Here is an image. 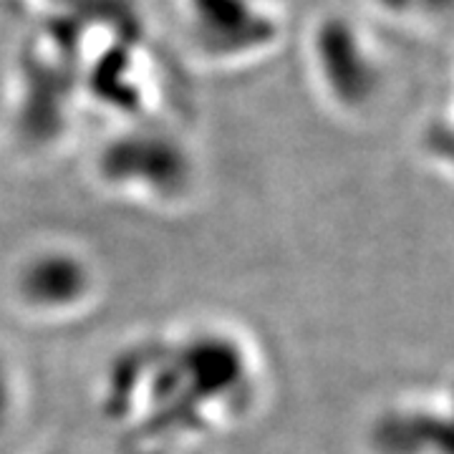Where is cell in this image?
I'll use <instances>...</instances> for the list:
<instances>
[{
  "instance_id": "277c9868",
  "label": "cell",
  "mask_w": 454,
  "mask_h": 454,
  "mask_svg": "<svg viewBox=\"0 0 454 454\" xmlns=\"http://www.w3.org/2000/svg\"><path fill=\"white\" fill-rule=\"evenodd\" d=\"M97 288L91 262L82 253L49 245L20 260L13 276L18 303L35 316L61 318L83 309Z\"/></svg>"
},
{
  "instance_id": "52a82bcc",
  "label": "cell",
  "mask_w": 454,
  "mask_h": 454,
  "mask_svg": "<svg viewBox=\"0 0 454 454\" xmlns=\"http://www.w3.org/2000/svg\"><path fill=\"white\" fill-rule=\"evenodd\" d=\"M260 3H265V5H270V8H276V11H283V5H286L288 0H260Z\"/></svg>"
},
{
  "instance_id": "5b68a950",
  "label": "cell",
  "mask_w": 454,
  "mask_h": 454,
  "mask_svg": "<svg viewBox=\"0 0 454 454\" xmlns=\"http://www.w3.org/2000/svg\"><path fill=\"white\" fill-rule=\"evenodd\" d=\"M373 5L402 23H439L454 13V0H372Z\"/></svg>"
},
{
  "instance_id": "7a4b0ae2",
  "label": "cell",
  "mask_w": 454,
  "mask_h": 454,
  "mask_svg": "<svg viewBox=\"0 0 454 454\" xmlns=\"http://www.w3.org/2000/svg\"><path fill=\"white\" fill-rule=\"evenodd\" d=\"M184 41L210 64H243L280 41V11L260 0H179Z\"/></svg>"
},
{
  "instance_id": "6da1fadb",
  "label": "cell",
  "mask_w": 454,
  "mask_h": 454,
  "mask_svg": "<svg viewBox=\"0 0 454 454\" xmlns=\"http://www.w3.org/2000/svg\"><path fill=\"white\" fill-rule=\"evenodd\" d=\"M310 74L324 97L343 112H361L372 104L381 83L384 66L369 33L356 20L328 13L310 26Z\"/></svg>"
},
{
  "instance_id": "3957f363",
  "label": "cell",
  "mask_w": 454,
  "mask_h": 454,
  "mask_svg": "<svg viewBox=\"0 0 454 454\" xmlns=\"http://www.w3.org/2000/svg\"><path fill=\"white\" fill-rule=\"evenodd\" d=\"M98 177L160 202L182 200L195 182V160L179 139L162 131H127L98 152Z\"/></svg>"
},
{
  "instance_id": "8992f818",
  "label": "cell",
  "mask_w": 454,
  "mask_h": 454,
  "mask_svg": "<svg viewBox=\"0 0 454 454\" xmlns=\"http://www.w3.org/2000/svg\"><path fill=\"white\" fill-rule=\"evenodd\" d=\"M18 409V376L11 361L0 354V434L11 429Z\"/></svg>"
}]
</instances>
